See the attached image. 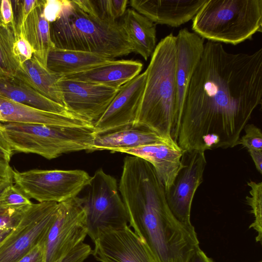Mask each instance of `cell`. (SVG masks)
Instances as JSON below:
<instances>
[{"label": "cell", "instance_id": "cell-29", "mask_svg": "<svg viewBox=\"0 0 262 262\" xmlns=\"http://www.w3.org/2000/svg\"><path fill=\"white\" fill-rule=\"evenodd\" d=\"M245 134L237 141L236 146L241 145L248 149L262 150V132L253 124H247L244 127Z\"/></svg>", "mask_w": 262, "mask_h": 262}, {"label": "cell", "instance_id": "cell-22", "mask_svg": "<svg viewBox=\"0 0 262 262\" xmlns=\"http://www.w3.org/2000/svg\"><path fill=\"white\" fill-rule=\"evenodd\" d=\"M43 4L44 0H39L19 34H21L30 45L33 51V56L47 67L48 56L54 46L51 38L49 22L43 15Z\"/></svg>", "mask_w": 262, "mask_h": 262}, {"label": "cell", "instance_id": "cell-12", "mask_svg": "<svg viewBox=\"0 0 262 262\" xmlns=\"http://www.w3.org/2000/svg\"><path fill=\"white\" fill-rule=\"evenodd\" d=\"M92 254L100 262H155L144 242L127 225L98 232Z\"/></svg>", "mask_w": 262, "mask_h": 262}, {"label": "cell", "instance_id": "cell-2", "mask_svg": "<svg viewBox=\"0 0 262 262\" xmlns=\"http://www.w3.org/2000/svg\"><path fill=\"white\" fill-rule=\"evenodd\" d=\"M176 36L162 39L145 70L146 79L134 124L172 139L177 117Z\"/></svg>", "mask_w": 262, "mask_h": 262}, {"label": "cell", "instance_id": "cell-19", "mask_svg": "<svg viewBox=\"0 0 262 262\" xmlns=\"http://www.w3.org/2000/svg\"><path fill=\"white\" fill-rule=\"evenodd\" d=\"M143 64L132 60H113L91 69L62 77L120 89L139 75Z\"/></svg>", "mask_w": 262, "mask_h": 262}, {"label": "cell", "instance_id": "cell-41", "mask_svg": "<svg viewBox=\"0 0 262 262\" xmlns=\"http://www.w3.org/2000/svg\"><path fill=\"white\" fill-rule=\"evenodd\" d=\"M258 262H261V261H258Z\"/></svg>", "mask_w": 262, "mask_h": 262}, {"label": "cell", "instance_id": "cell-28", "mask_svg": "<svg viewBox=\"0 0 262 262\" xmlns=\"http://www.w3.org/2000/svg\"><path fill=\"white\" fill-rule=\"evenodd\" d=\"M32 204L23 191L12 184L0 192V206L2 207L21 209L28 207Z\"/></svg>", "mask_w": 262, "mask_h": 262}, {"label": "cell", "instance_id": "cell-17", "mask_svg": "<svg viewBox=\"0 0 262 262\" xmlns=\"http://www.w3.org/2000/svg\"><path fill=\"white\" fill-rule=\"evenodd\" d=\"M4 122L94 128V124L71 112L56 113L0 98Z\"/></svg>", "mask_w": 262, "mask_h": 262}, {"label": "cell", "instance_id": "cell-27", "mask_svg": "<svg viewBox=\"0 0 262 262\" xmlns=\"http://www.w3.org/2000/svg\"><path fill=\"white\" fill-rule=\"evenodd\" d=\"M247 185L250 187V195L246 197V203L251 207V212L254 217V222L249 228H253L257 232L256 241L261 244L262 182L250 181Z\"/></svg>", "mask_w": 262, "mask_h": 262}, {"label": "cell", "instance_id": "cell-6", "mask_svg": "<svg viewBox=\"0 0 262 262\" xmlns=\"http://www.w3.org/2000/svg\"><path fill=\"white\" fill-rule=\"evenodd\" d=\"M82 199L86 215L88 235L94 241L98 232L128 225V217L116 179L102 169L91 177Z\"/></svg>", "mask_w": 262, "mask_h": 262}, {"label": "cell", "instance_id": "cell-36", "mask_svg": "<svg viewBox=\"0 0 262 262\" xmlns=\"http://www.w3.org/2000/svg\"><path fill=\"white\" fill-rule=\"evenodd\" d=\"M13 153L4 127L2 123L0 122V158L9 162Z\"/></svg>", "mask_w": 262, "mask_h": 262}, {"label": "cell", "instance_id": "cell-3", "mask_svg": "<svg viewBox=\"0 0 262 262\" xmlns=\"http://www.w3.org/2000/svg\"><path fill=\"white\" fill-rule=\"evenodd\" d=\"M50 24L55 47L97 54L110 58L133 52L120 21H102L83 11L75 1L63 0L61 10Z\"/></svg>", "mask_w": 262, "mask_h": 262}, {"label": "cell", "instance_id": "cell-33", "mask_svg": "<svg viewBox=\"0 0 262 262\" xmlns=\"http://www.w3.org/2000/svg\"><path fill=\"white\" fill-rule=\"evenodd\" d=\"M0 23L4 25L12 27L17 33L11 1H0Z\"/></svg>", "mask_w": 262, "mask_h": 262}, {"label": "cell", "instance_id": "cell-14", "mask_svg": "<svg viewBox=\"0 0 262 262\" xmlns=\"http://www.w3.org/2000/svg\"><path fill=\"white\" fill-rule=\"evenodd\" d=\"M176 46L177 117L172 135L175 142L183 102L191 77L203 55L204 39L187 28H184L176 36Z\"/></svg>", "mask_w": 262, "mask_h": 262}, {"label": "cell", "instance_id": "cell-20", "mask_svg": "<svg viewBox=\"0 0 262 262\" xmlns=\"http://www.w3.org/2000/svg\"><path fill=\"white\" fill-rule=\"evenodd\" d=\"M114 60L93 53L54 47L49 53L47 67L51 71L62 77L83 72Z\"/></svg>", "mask_w": 262, "mask_h": 262}, {"label": "cell", "instance_id": "cell-1", "mask_svg": "<svg viewBox=\"0 0 262 262\" xmlns=\"http://www.w3.org/2000/svg\"><path fill=\"white\" fill-rule=\"evenodd\" d=\"M261 102L262 49L232 53L208 41L186 92L176 142L187 152L233 147Z\"/></svg>", "mask_w": 262, "mask_h": 262}, {"label": "cell", "instance_id": "cell-15", "mask_svg": "<svg viewBox=\"0 0 262 262\" xmlns=\"http://www.w3.org/2000/svg\"><path fill=\"white\" fill-rule=\"evenodd\" d=\"M120 152L139 157L148 162L154 168L166 192L183 167L182 157L186 151L173 139H169L123 149Z\"/></svg>", "mask_w": 262, "mask_h": 262}, {"label": "cell", "instance_id": "cell-24", "mask_svg": "<svg viewBox=\"0 0 262 262\" xmlns=\"http://www.w3.org/2000/svg\"><path fill=\"white\" fill-rule=\"evenodd\" d=\"M0 98L45 111L69 112L64 106L43 96L14 76L0 78Z\"/></svg>", "mask_w": 262, "mask_h": 262}, {"label": "cell", "instance_id": "cell-35", "mask_svg": "<svg viewBox=\"0 0 262 262\" xmlns=\"http://www.w3.org/2000/svg\"><path fill=\"white\" fill-rule=\"evenodd\" d=\"M13 182V169L9 162L0 158V192Z\"/></svg>", "mask_w": 262, "mask_h": 262}, {"label": "cell", "instance_id": "cell-34", "mask_svg": "<svg viewBox=\"0 0 262 262\" xmlns=\"http://www.w3.org/2000/svg\"><path fill=\"white\" fill-rule=\"evenodd\" d=\"M63 0H44L43 15L49 23L54 21L60 12Z\"/></svg>", "mask_w": 262, "mask_h": 262}, {"label": "cell", "instance_id": "cell-25", "mask_svg": "<svg viewBox=\"0 0 262 262\" xmlns=\"http://www.w3.org/2000/svg\"><path fill=\"white\" fill-rule=\"evenodd\" d=\"M85 12L100 20L115 23L125 14L127 0H76Z\"/></svg>", "mask_w": 262, "mask_h": 262}, {"label": "cell", "instance_id": "cell-5", "mask_svg": "<svg viewBox=\"0 0 262 262\" xmlns=\"http://www.w3.org/2000/svg\"><path fill=\"white\" fill-rule=\"evenodd\" d=\"M2 124L13 152L35 154L51 160L71 152H92L94 147V128L17 122Z\"/></svg>", "mask_w": 262, "mask_h": 262}, {"label": "cell", "instance_id": "cell-26", "mask_svg": "<svg viewBox=\"0 0 262 262\" xmlns=\"http://www.w3.org/2000/svg\"><path fill=\"white\" fill-rule=\"evenodd\" d=\"M17 33L0 23V78L14 76L19 67L13 47Z\"/></svg>", "mask_w": 262, "mask_h": 262}, {"label": "cell", "instance_id": "cell-10", "mask_svg": "<svg viewBox=\"0 0 262 262\" xmlns=\"http://www.w3.org/2000/svg\"><path fill=\"white\" fill-rule=\"evenodd\" d=\"M182 161L183 167L165 194L168 206L176 219L183 224L191 226L192 202L203 181L207 161L205 152L198 150L186 151Z\"/></svg>", "mask_w": 262, "mask_h": 262}, {"label": "cell", "instance_id": "cell-40", "mask_svg": "<svg viewBox=\"0 0 262 262\" xmlns=\"http://www.w3.org/2000/svg\"><path fill=\"white\" fill-rule=\"evenodd\" d=\"M0 122H2V123L4 122V120H3V117H2L1 108H0Z\"/></svg>", "mask_w": 262, "mask_h": 262}, {"label": "cell", "instance_id": "cell-4", "mask_svg": "<svg viewBox=\"0 0 262 262\" xmlns=\"http://www.w3.org/2000/svg\"><path fill=\"white\" fill-rule=\"evenodd\" d=\"M194 33L236 45L262 31V0H207L192 19Z\"/></svg>", "mask_w": 262, "mask_h": 262}, {"label": "cell", "instance_id": "cell-38", "mask_svg": "<svg viewBox=\"0 0 262 262\" xmlns=\"http://www.w3.org/2000/svg\"><path fill=\"white\" fill-rule=\"evenodd\" d=\"M189 262H213V260L208 257L206 254L199 248Z\"/></svg>", "mask_w": 262, "mask_h": 262}, {"label": "cell", "instance_id": "cell-8", "mask_svg": "<svg viewBox=\"0 0 262 262\" xmlns=\"http://www.w3.org/2000/svg\"><path fill=\"white\" fill-rule=\"evenodd\" d=\"M58 207L56 202L32 203L17 225L0 243V262H18L45 242Z\"/></svg>", "mask_w": 262, "mask_h": 262}, {"label": "cell", "instance_id": "cell-13", "mask_svg": "<svg viewBox=\"0 0 262 262\" xmlns=\"http://www.w3.org/2000/svg\"><path fill=\"white\" fill-rule=\"evenodd\" d=\"M146 79L145 71L119 89L105 112L94 123L96 134L134 124Z\"/></svg>", "mask_w": 262, "mask_h": 262}, {"label": "cell", "instance_id": "cell-7", "mask_svg": "<svg viewBox=\"0 0 262 262\" xmlns=\"http://www.w3.org/2000/svg\"><path fill=\"white\" fill-rule=\"evenodd\" d=\"M91 177L82 170H13L15 185L39 203H61L75 197L89 184Z\"/></svg>", "mask_w": 262, "mask_h": 262}, {"label": "cell", "instance_id": "cell-16", "mask_svg": "<svg viewBox=\"0 0 262 262\" xmlns=\"http://www.w3.org/2000/svg\"><path fill=\"white\" fill-rule=\"evenodd\" d=\"M207 0H131L137 12L156 24L178 27L192 19Z\"/></svg>", "mask_w": 262, "mask_h": 262}, {"label": "cell", "instance_id": "cell-30", "mask_svg": "<svg viewBox=\"0 0 262 262\" xmlns=\"http://www.w3.org/2000/svg\"><path fill=\"white\" fill-rule=\"evenodd\" d=\"M38 1L39 0L12 1V5L14 6L13 12L18 34L20 32L28 15L37 5Z\"/></svg>", "mask_w": 262, "mask_h": 262}, {"label": "cell", "instance_id": "cell-18", "mask_svg": "<svg viewBox=\"0 0 262 262\" xmlns=\"http://www.w3.org/2000/svg\"><path fill=\"white\" fill-rule=\"evenodd\" d=\"M166 140L146 127L129 124L103 133L96 134L92 151L123 149L142 146Z\"/></svg>", "mask_w": 262, "mask_h": 262}, {"label": "cell", "instance_id": "cell-32", "mask_svg": "<svg viewBox=\"0 0 262 262\" xmlns=\"http://www.w3.org/2000/svg\"><path fill=\"white\" fill-rule=\"evenodd\" d=\"M14 55L19 64L30 59L33 54V50L21 34H17L13 45Z\"/></svg>", "mask_w": 262, "mask_h": 262}, {"label": "cell", "instance_id": "cell-9", "mask_svg": "<svg viewBox=\"0 0 262 262\" xmlns=\"http://www.w3.org/2000/svg\"><path fill=\"white\" fill-rule=\"evenodd\" d=\"M82 199L58 203L57 214L45 242V262H55L83 243L88 235Z\"/></svg>", "mask_w": 262, "mask_h": 262}, {"label": "cell", "instance_id": "cell-11", "mask_svg": "<svg viewBox=\"0 0 262 262\" xmlns=\"http://www.w3.org/2000/svg\"><path fill=\"white\" fill-rule=\"evenodd\" d=\"M58 85L67 110L93 124L120 89L62 77Z\"/></svg>", "mask_w": 262, "mask_h": 262}, {"label": "cell", "instance_id": "cell-21", "mask_svg": "<svg viewBox=\"0 0 262 262\" xmlns=\"http://www.w3.org/2000/svg\"><path fill=\"white\" fill-rule=\"evenodd\" d=\"M14 76L43 96L64 106L58 85L62 76L49 70L33 56L19 65Z\"/></svg>", "mask_w": 262, "mask_h": 262}, {"label": "cell", "instance_id": "cell-23", "mask_svg": "<svg viewBox=\"0 0 262 262\" xmlns=\"http://www.w3.org/2000/svg\"><path fill=\"white\" fill-rule=\"evenodd\" d=\"M120 23L133 46V52L147 60L157 46L155 24L130 9L126 10Z\"/></svg>", "mask_w": 262, "mask_h": 262}, {"label": "cell", "instance_id": "cell-39", "mask_svg": "<svg viewBox=\"0 0 262 262\" xmlns=\"http://www.w3.org/2000/svg\"><path fill=\"white\" fill-rule=\"evenodd\" d=\"M13 229L0 230V243L10 233Z\"/></svg>", "mask_w": 262, "mask_h": 262}, {"label": "cell", "instance_id": "cell-31", "mask_svg": "<svg viewBox=\"0 0 262 262\" xmlns=\"http://www.w3.org/2000/svg\"><path fill=\"white\" fill-rule=\"evenodd\" d=\"M28 207L16 209L5 208L0 206V230L14 229L17 225L25 211Z\"/></svg>", "mask_w": 262, "mask_h": 262}, {"label": "cell", "instance_id": "cell-37", "mask_svg": "<svg viewBox=\"0 0 262 262\" xmlns=\"http://www.w3.org/2000/svg\"><path fill=\"white\" fill-rule=\"evenodd\" d=\"M255 166L260 174H262V150L248 149Z\"/></svg>", "mask_w": 262, "mask_h": 262}]
</instances>
